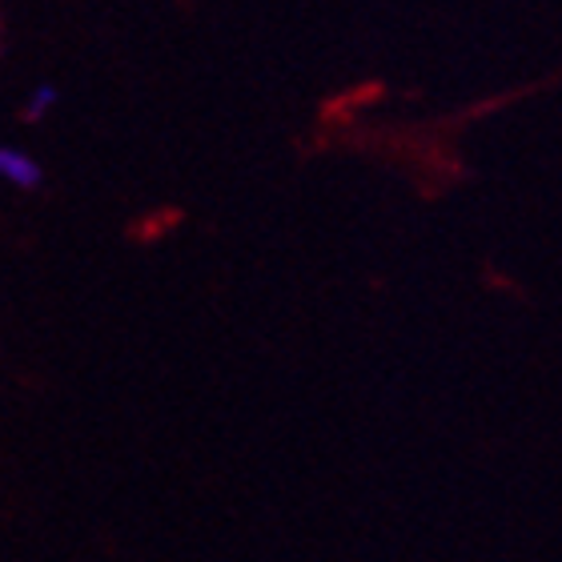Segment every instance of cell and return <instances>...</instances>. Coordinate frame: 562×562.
<instances>
[{
  "label": "cell",
  "mask_w": 562,
  "mask_h": 562,
  "mask_svg": "<svg viewBox=\"0 0 562 562\" xmlns=\"http://www.w3.org/2000/svg\"><path fill=\"white\" fill-rule=\"evenodd\" d=\"M0 181L12 189H21V193H33V189H41V181H45V169H41V161H36L29 149L0 140Z\"/></svg>",
  "instance_id": "obj_1"
},
{
  "label": "cell",
  "mask_w": 562,
  "mask_h": 562,
  "mask_svg": "<svg viewBox=\"0 0 562 562\" xmlns=\"http://www.w3.org/2000/svg\"><path fill=\"white\" fill-rule=\"evenodd\" d=\"M57 105H60L57 89H53V85H36L33 93H29V101H24V117H29V121H45Z\"/></svg>",
  "instance_id": "obj_2"
}]
</instances>
